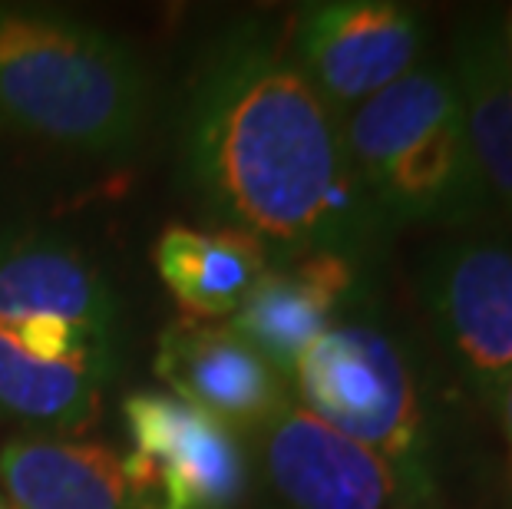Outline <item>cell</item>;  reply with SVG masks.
<instances>
[{"label": "cell", "instance_id": "obj_1", "mask_svg": "<svg viewBox=\"0 0 512 509\" xmlns=\"http://www.w3.org/2000/svg\"><path fill=\"white\" fill-rule=\"evenodd\" d=\"M185 172L202 205L271 262L364 255L384 229L347 156L341 116L298 70L288 30L228 27L195 70L185 106Z\"/></svg>", "mask_w": 512, "mask_h": 509}, {"label": "cell", "instance_id": "obj_2", "mask_svg": "<svg viewBox=\"0 0 512 509\" xmlns=\"http://www.w3.org/2000/svg\"><path fill=\"white\" fill-rule=\"evenodd\" d=\"M119 344L123 308L90 255L50 232L0 238V417L86 427Z\"/></svg>", "mask_w": 512, "mask_h": 509}, {"label": "cell", "instance_id": "obj_3", "mask_svg": "<svg viewBox=\"0 0 512 509\" xmlns=\"http://www.w3.org/2000/svg\"><path fill=\"white\" fill-rule=\"evenodd\" d=\"M152 83L136 50L80 17L0 4V129L86 156L143 136Z\"/></svg>", "mask_w": 512, "mask_h": 509}, {"label": "cell", "instance_id": "obj_4", "mask_svg": "<svg viewBox=\"0 0 512 509\" xmlns=\"http://www.w3.org/2000/svg\"><path fill=\"white\" fill-rule=\"evenodd\" d=\"M347 156L384 225L470 229L489 192L450 67L420 63L341 119Z\"/></svg>", "mask_w": 512, "mask_h": 509}, {"label": "cell", "instance_id": "obj_5", "mask_svg": "<svg viewBox=\"0 0 512 509\" xmlns=\"http://www.w3.org/2000/svg\"><path fill=\"white\" fill-rule=\"evenodd\" d=\"M291 387L321 424L437 476V417L397 334L374 321H334L298 357Z\"/></svg>", "mask_w": 512, "mask_h": 509}, {"label": "cell", "instance_id": "obj_6", "mask_svg": "<svg viewBox=\"0 0 512 509\" xmlns=\"http://www.w3.org/2000/svg\"><path fill=\"white\" fill-rule=\"evenodd\" d=\"M433 338L489 417L512 381V235L460 229L423 248L413 272Z\"/></svg>", "mask_w": 512, "mask_h": 509}, {"label": "cell", "instance_id": "obj_7", "mask_svg": "<svg viewBox=\"0 0 512 509\" xmlns=\"http://www.w3.org/2000/svg\"><path fill=\"white\" fill-rule=\"evenodd\" d=\"M248 437L285 509H450L433 473L380 457L294 400Z\"/></svg>", "mask_w": 512, "mask_h": 509}, {"label": "cell", "instance_id": "obj_8", "mask_svg": "<svg viewBox=\"0 0 512 509\" xmlns=\"http://www.w3.org/2000/svg\"><path fill=\"white\" fill-rule=\"evenodd\" d=\"M123 424L133 509H235L245 500L248 453L219 420L172 394L136 391L123 400Z\"/></svg>", "mask_w": 512, "mask_h": 509}, {"label": "cell", "instance_id": "obj_9", "mask_svg": "<svg viewBox=\"0 0 512 509\" xmlns=\"http://www.w3.org/2000/svg\"><path fill=\"white\" fill-rule=\"evenodd\" d=\"M427 27L420 10L394 0H324L304 4L288 27L298 70L337 116L417 67Z\"/></svg>", "mask_w": 512, "mask_h": 509}, {"label": "cell", "instance_id": "obj_10", "mask_svg": "<svg viewBox=\"0 0 512 509\" xmlns=\"http://www.w3.org/2000/svg\"><path fill=\"white\" fill-rule=\"evenodd\" d=\"M156 374L172 397L235 433L258 430L294 400L285 377L228 324L189 318L169 324L156 348Z\"/></svg>", "mask_w": 512, "mask_h": 509}, {"label": "cell", "instance_id": "obj_11", "mask_svg": "<svg viewBox=\"0 0 512 509\" xmlns=\"http://www.w3.org/2000/svg\"><path fill=\"white\" fill-rule=\"evenodd\" d=\"M357 278L354 258L334 252L271 262L228 328L291 384L298 357L331 328L337 311L347 308Z\"/></svg>", "mask_w": 512, "mask_h": 509}, {"label": "cell", "instance_id": "obj_12", "mask_svg": "<svg viewBox=\"0 0 512 509\" xmlns=\"http://www.w3.org/2000/svg\"><path fill=\"white\" fill-rule=\"evenodd\" d=\"M14 509H133L123 457L100 443L24 437L0 447Z\"/></svg>", "mask_w": 512, "mask_h": 509}, {"label": "cell", "instance_id": "obj_13", "mask_svg": "<svg viewBox=\"0 0 512 509\" xmlns=\"http://www.w3.org/2000/svg\"><path fill=\"white\" fill-rule=\"evenodd\" d=\"M450 70L483 186L512 215V60L493 17H473L456 30Z\"/></svg>", "mask_w": 512, "mask_h": 509}, {"label": "cell", "instance_id": "obj_14", "mask_svg": "<svg viewBox=\"0 0 512 509\" xmlns=\"http://www.w3.org/2000/svg\"><path fill=\"white\" fill-rule=\"evenodd\" d=\"M268 265L265 248L235 229L169 225L156 245L159 275L189 321L235 314Z\"/></svg>", "mask_w": 512, "mask_h": 509}, {"label": "cell", "instance_id": "obj_15", "mask_svg": "<svg viewBox=\"0 0 512 509\" xmlns=\"http://www.w3.org/2000/svg\"><path fill=\"white\" fill-rule=\"evenodd\" d=\"M503 43H506V53H509V60H512V7H509V14L503 20Z\"/></svg>", "mask_w": 512, "mask_h": 509}, {"label": "cell", "instance_id": "obj_16", "mask_svg": "<svg viewBox=\"0 0 512 509\" xmlns=\"http://www.w3.org/2000/svg\"><path fill=\"white\" fill-rule=\"evenodd\" d=\"M0 509H7V506H4V503H0Z\"/></svg>", "mask_w": 512, "mask_h": 509}]
</instances>
